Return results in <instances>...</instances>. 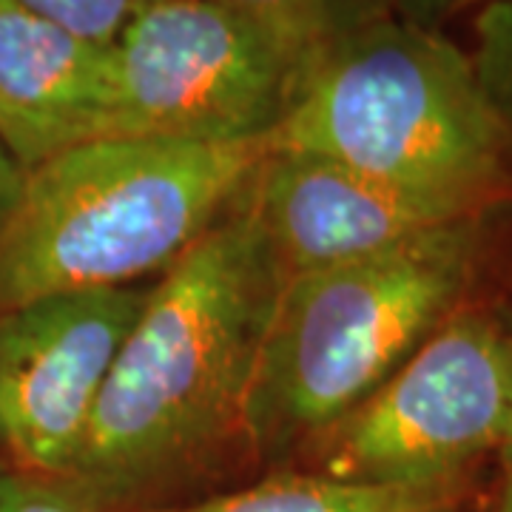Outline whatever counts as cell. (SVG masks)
<instances>
[{"mask_svg": "<svg viewBox=\"0 0 512 512\" xmlns=\"http://www.w3.org/2000/svg\"><path fill=\"white\" fill-rule=\"evenodd\" d=\"M239 202L285 276L382 254L478 217L476 208L410 194L325 157L291 151H265Z\"/></svg>", "mask_w": 512, "mask_h": 512, "instance_id": "obj_8", "label": "cell"}, {"mask_svg": "<svg viewBox=\"0 0 512 512\" xmlns=\"http://www.w3.org/2000/svg\"><path fill=\"white\" fill-rule=\"evenodd\" d=\"M23 9L97 46H114L120 35L160 0H18Z\"/></svg>", "mask_w": 512, "mask_h": 512, "instance_id": "obj_13", "label": "cell"}, {"mask_svg": "<svg viewBox=\"0 0 512 512\" xmlns=\"http://www.w3.org/2000/svg\"><path fill=\"white\" fill-rule=\"evenodd\" d=\"M433 512H441V510H433Z\"/></svg>", "mask_w": 512, "mask_h": 512, "instance_id": "obj_20", "label": "cell"}, {"mask_svg": "<svg viewBox=\"0 0 512 512\" xmlns=\"http://www.w3.org/2000/svg\"><path fill=\"white\" fill-rule=\"evenodd\" d=\"M473 69L495 123L512 146V0L484 3L476 18Z\"/></svg>", "mask_w": 512, "mask_h": 512, "instance_id": "obj_12", "label": "cell"}, {"mask_svg": "<svg viewBox=\"0 0 512 512\" xmlns=\"http://www.w3.org/2000/svg\"><path fill=\"white\" fill-rule=\"evenodd\" d=\"M322 441L328 476L444 490L512 441V336L456 311Z\"/></svg>", "mask_w": 512, "mask_h": 512, "instance_id": "obj_6", "label": "cell"}, {"mask_svg": "<svg viewBox=\"0 0 512 512\" xmlns=\"http://www.w3.org/2000/svg\"><path fill=\"white\" fill-rule=\"evenodd\" d=\"M501 461H504V481H501L498 512H512V441L501 450Z\"/></svg>", "mask_w": 512, "mask_h": 512, "instance_id": "obj_18", "label": "cell"}, {"mask_svg": "<svg viewBox=\"0 0 512 512\" xmlns=\"http://www.w3.org/2000/svg\"><path fill=\"white\" fill-rule=\"evenodd\" d=\"M319 55L217 0H160L111 46L109 137L268 146Z\"/></svg>", "mask_w": 512, "mask_h": 512, "instance_id": "obj_5", "label": "cell"}, {"mask_svg": "<svg viewBox=\"0 0 512 512\" xmlns=\"http://www.w3.org/2000/svg\"><path fill=\"white\" fill-rule=\"evenodd\" d=\"M467 3H481V6H484V3H493V0H464V6H467Z\"/></svg>", "mask_w": 512, "mask_h": 512, "instance_id": "obj_19", "label": "cell"}, {"mask_svg": "<svg viewBox=\"0 0 512 512\" xmlns=\"http://www.w3.org/2000/svg\"><path fill=\"white\" fill-rule=\"evenodd\" d=\"M242 200V197H239ZM285 274L237 202L157 282L111 362L69 481L143 490L239 430Z\"/></svg>", "mask_w": 512, "mask_h": 512, "instance_id": "obj_1", "label": "cell"}, {"mask_svg": "<svg viewBox=\"0 0 512 512\" xmlns=\"http://www.w3.org/2000/svg\"><path fill=\"white\" fill-rule=\"evenodd\" d=\"M279 37L325 52L336 40L399 12V0H217Z\"/></svg>", "mask_w": 512, "mask_h": 512, "instance_id": "obj_11", "label": "cell"}, {"mask_svg": "<svg viewBox=\"0 0 512 512\" xmlns=\"http://www.w3.org/2000/svg\"><path fill=\"white\" fill-rule=\"evenodd\" d=\"M0 100L15 114L37 163L63 148L109 137L114 57L23 9L0 0Z\"/></svg>", "mask_w": 512, "mask_h": 512, "instance_id": "obj_9", "label": "cell"}, {"mask_svg": "<svg viewBox=\"0 0 512 512\" xmlns=\"http://www.w3.org/2000/svg\"><path fill=\"white\" fill-rule=\"evenodd\" d=\"M0 512H94V501L69 478L0 467Z\"/></svg>", "mask_w": 512, "mask_h": 512, "instance_id": "obj_14", "label": "cell"}, {"mask_svg": "<svg viewBox=\"0 0 512 512\" xmlns=\"http://www.w3.org/2000/svg\"><path fill=\"white\" fill-rule=\"evenodd\" d=\"M26 183V168L15 160V154L0 143V231L18 208Z\"/></svg>", "mask_w": 512, "mask_h": 512, "instance_id": "obj_15", "label": "cell"}, {"mask_svg": "<svg viewBox=\"0 0 512 512\" xmlns=\"http://www.w3.org/2000/svg\"><path fill=\"white\" fill-rule=\"evenodd\" d=\"M151 285L43 296L0 313V453L69 478L94 404Z\"/></svg>", "mask_w": 512, "mask_h": 512, "instance_id": "obj_7", "label": "cell"}, {"mask_svg": "<svg viewBox=\"0 0 512 512\" xmlns=\"http://www.w3.org/2000/svg\"><path fill=\"white\" fill-rule=\"evenodd\" d=\"M265 151L97 137L46 157L0 231V313L165 274L237 205Z\"/></svg>", "mask_w": 512, "mask_h": 512, "instance_id": "obj_2", "label": "cell"}, {"mask_svg": "<svg viewBox=\"0 0 512 512\" xmlns=\"http://www.w3.org/2000/svg\"><path fill=\"white\" fill-rule=\"evenodd\" d=\"M458 6H464V0H399L402 18L421 23V26H433V29Z\"/></svg>", "mask_w": 512, "mask_h": 512, "instance_id": "obj_17", "label": "cell"}, {"mask_svg": "<svg viewBox=\"0 0 512 512\" xmlns=\"http://www.w3.org/2000/svg\"><path fill=\"white\" fill-rule=\"evenodd\" d=\"M0 143L15 154V160H18L26 171L37 165L35 148H32V143H29V137H26L23 126L15 120V114L6 109V103H3V100H0Z\"/></svg>", "mask_w": 512, "mask_h": 512, "instance_id": "obj_16", "label": "cell"}, {"mask_svg": "<svg viewBox=\"0 0 512 512\" xmlns=\"http://www.w3.org/2000/svg\"><path fill=\"white\" fill-rule=\"evenodd\" d=\"M265 148L325 157L384 185L481 211L510 143L470 55L439 29L390 15L319 55Z\"/></svg>", "mask_w": 512, "mask_h": 512, "instance_id": "obj_4", "label": "cell"}, {"mask_svg": "<svg viewBox=\"0 0 512 512\" xmlns=\"http://www.w3.org/2000/svg\"><path fill=\"white\" fill-rule=\"evenodd\" d=\"M444 490L322 476H282L183 512H433Z\"/></svg>", "mask_w": 512, "mask_h": 512, "instance_id": "obj_10", "label": "cell"}, {"mask_svg": "<svg viewBox=\"0 0 512 512\" xmlns=\"http://www.w3.org/2000/svg\"><path fill=\"white\" fill-rule=\"evenodd\" d=\"M478 217L353 262L285 276L259 345L242 433L265 450L325 439L458 311Z\"/></svg>", "mask_w": 512, "mask_h": 512, "instance_id": "obj_3", "label": "cell"}]
</instances>
